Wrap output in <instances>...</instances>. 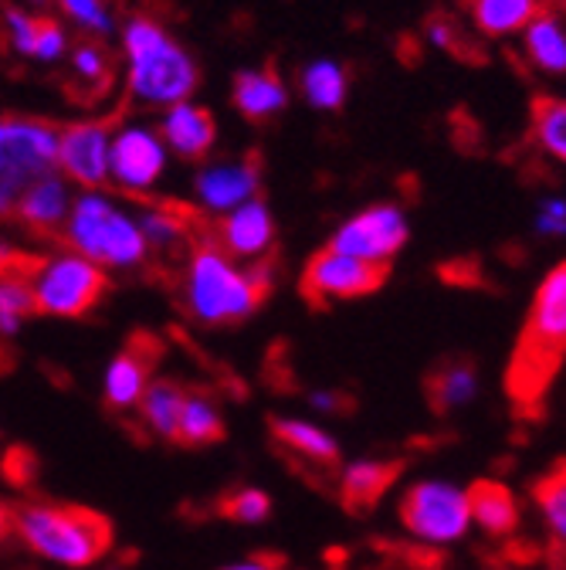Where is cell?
<instances>
[{"mask_svg":"<svg viewBox=\"0 0 566 570\" xmlns=\"http://www.w3.org/2000/svg\"><path fill=\"white\" fill-rule=\"evenodd\" d=\"M566 364V262H559L529 303L506 367V397L519 417H539L543 401Z\"/></svg>","mask_w":566,"mask_h":570,"instance_id":"cell-1","label":"cell"},{"mask_svg":"<svg viewBox=\"0 0 566 570\" xmlns=\"http://www.w3.org/2000/svg\"><path fill=\"white\" fill-rule=\"evenodd\" d=\"M268 289V265L245 272L210 242H200L190 255L183 299L190 316L203 326H231L248 320L265 303Z\"/></svg>","mask_w":566,"mask_h":570,"instance_id":"cell-2","label":"cell"},{"mask_svg":"<svg viewBox=\"0 0 566 570\" xmlns=\"http://www.w3.org/2000/svg\"><path fill=\"white\" fill-rule=\"evenodd\" d=\"M14 530L28 550L61 567H89L112 547V523L86 507L28 503L14 513Z\"/></svg>","mask_w":566,"mask_h":570,"instance_id":"cell-3","label":"cell"},{"mask_svg":"<svg viewBox=\"0 0 566 570\" xmlns=\"http://www.w3.org/2000/svg\"><path fill=\"white\" fill-rule=\"evenodd\" d=\"M122 51L129 65V92L150 106H177L197 89L193 58L153 21L132 18L122 31Z\"/></svg>","mask_w":566,"mask_h":570,"instance_id":"cell-4","label":"cell"},{"mask_svg":"<svg viewBox=\"0 0 566 570\" xmlns=\"http://www.w3.org/2000/svg\"><path fill=\"white\" fill-rule=\"evenodd\" d=\"M61 235L76 248V255L89 258L99 268H136L150 252L139 225L96 190L72 200Z\"/></svg>","mask_w":566,"mask_h":570,"instance_id":"cell-5","label":"cell"},{"mask_svg":"<svg viewBox=\"0 0 566 570\" xmlns=\"http://www.w3.org/2000/svg\"><path fill=\"white\" fill-rule=\"evenodd\" d=\"M58 129L41 119L0 116V218L18 210L24 190L54 174Z\"/></svg>","mask_w":566,"mask_h":570,"instance_id":"cell-6","label":"cell"},{"mask_svg":"<svg viewBox=\"0 0 566 570\" xmlns=\"http://www.w3.org/2000/svg\"><path fill=\"white\" fill-rule=\"evenodd\" d=\"M109 293V278L99 265L82 255H58L51 262H38L31 275L34 313L79 320L92 313Z\"/></svg>","mask_w":566,"mask_h":570,"instance_id":"cell-7","label":"cell"},{"mask_svg":"<svg viewBox=\"0 0 566 570\" xmlns=\"http://www.w3.org/2000/svg\"><path fill=\"white\" fill-rule=\"evenodd\" d=\"M387 275H390L387 262H367V258H352V255L322 248L309 258L302 272V296L312 306H326L336 299H364L384 289Z\"/></svg>","mask_w":566,"mask_h":570,"instance_id":"cell-8","label":"cell"},{"mask_svg":"<svg viewBox=\"0 0 566 570\" xmlns=\"http://www.w3.org/2000/svg\"><path fill=\"white\" fill-rule=\"evenodd\" d=\"M404 527L428 543H455L471 523L468 495L448 482H417L400 499Z\"/></svg>","mask_w":566,"mask_h":570,"instance_id":"cell-9","label":"cell"},{"mask_svg":"<svg viewBox=\"0 0 566 570\" xmlns=\"http://www.w3.org/2000/svg\"><path fill=\"white\" fill-rule=\"evenodd\" d=\"M407 222L404 210L394 204H374L360 214H352L346 225L336 228L326 248L352 255V258H367V262H387L397 255L407 242Z\"/></svg>","mask_w":566,"mask_h":570,"instance_id":"cell-10","label":"cell"},{"mask_svg":"<svg viewBox=\"0 0 566 570\" xmlns=\"http://www.w3.org/2000/svg\"><path fill=\"white\" fill-rule=\"evenodd\" d=\"M109 122H76L58 132V167L68 180L99 190L109 180Z\"/></svg>","mask_w":566,"mask_h":570,"instance_id":"cell-11","label":"cell"},{"mask_svg":"<svg viewBox=\"0 0 566 570\" xmlns=\"http://www.w3.org/2000/svg\"><path fill=\"white\" fill-rule=\"evenodd\" d=\"M167 154L157 132L143 126L119 129L109 142V177L126 190H150L163 174Z\"/></svg>","mask_w":566,"mask_h":570,"instance_id":"cell-12","label":"cell"},{"mask_svg":"<svg viewBox=\"0 0 566 570\" xmlns=\"http://www.w3.org/2000/svg\"><path fill=\"white\" fill-rule=\"evenodd\" d=\"M157 356H160V346L150 336H136L116 356V361L109 364V371H106V401H109V407L126 411V407H132L139 397H143V391L150 387L153 367H157Z\"/></svg>","mask_w":566,"mask_h":570,"instance_id":"cell-13","label":"cell"},{"mask_svg":"<svg viewBox=\"0 0 566 570\" xmlns=\"http://www.w3.org/2000/svg\"><path fill=\"white\" fill-rule=\"evenodd\" d=\"M475 28L488 38L526 31L539 18H559L566 0H465Z\"/></svg>","mask_w":566,"mask_h":570,"instance_id":"cell-14","label":"cell"},{"mask_svg":"<svg viewBox=\"0 0 566 570\" xmlns=\"http://www.w3.org/2000/svg\"><path fill=\"white\" fill-rule=\"evenodd\" d=\"M271 214L258 197L228 210V218L218 225V248L231 258H258L271 248Z\"/></svg>","mask_w":566,"mask_h":570,"instance_id":"cell-15","label":"cell"},{"mask_svg":"<svg viewBox=\"0 0 566 570\" xmlns=\"http://www.w3.org/2000/svg\"><path fill=\"white\" fill-rule=\"evenodd\" d=\"M258 194V164L255 160H235L218 164L197 174V197L210 210H235Z\"/></svg>","mask_w":566,"mask_h":570,"instance_id":"cell-16","label":"cell"},{"mask_svg":"<svg viewBox=\"0 0 566 570\" xmlns=\"http://www.w3.org/2000/svg\"><path fill=\"white\" fill-rule=\"evenodd\" d=\"M400 472H404V462H397V459L352 462L339 479V503L357 517L377 510V503L390 492V485L400 479Z\"/></svg>","mask_w":566,"mask_h":570,"instance_id":"cell-17","label":"cell"},{"mask_svg":"<svg viewBox=\"0 0 566 570\" xmlns=\"http://www.w3.org/2000/svg\"><path fill=\"white\" fill-rule=\"evenodd\" d=\"M160 129H163V136L170 142V150L180 154L183 160H203L210 154V147H215V139H218L215 116H210L203 106H193V102L170 106Z\"/></svg>","mask_w":566,"mask_h":570,"instance_id":"cell-18","label":"cell"},{"mask_svg":"<svg viewBox=\"0 0 566 570\" xmlns=\"http://www.w3.org/2000/svg\"><path fill=\"white\" fill-rule=\"evenodd\" d=\"M68 210H72V197H68V184L58 174H48L41 180H34L24 197L18 200V218L38 232V235H58L64 228Z\"/></svg>","mask_w":566,"mask_h":570,"instance_id":"cell-19","label":"cell"},{"mask_svg":"<svg viewBox=\"0 0 566 570\" xmlns=\"http://www.w3.org/2000/svg\"><path fill=\"white\" fill-rule=\"evenodd\" d=\"M271 439L286 449L292 459L316 465L322 472H332L339 465V445L332 442V435H326L322 428L309 424V421H296V417H278L271 421Z\"/></svg>","mask_w":566,"mask_h":570,"instance_id":"cell-20","label":"cell"},{"mask_svg":"<svg viewBox=\"0 0 566 570\" xmlns=\"http://www.w3.org/2000/svg\"><path fill=\"white\" fill-rule=\"evenodd\" d=\"M235 109L251 119V122H265L271 116H278L289 102V92H286V82L278 79V71L271 68H248V71H238L235 79Z\"/></svg>","mask_w":566,"mask_h":570,"instance_id":"cell-21","label":"cell"},{"mask_svg":"<svg viewBox=\"0 0 566 570\" xmlns=\"http://www.w3.org/2000/svg\"><path fill=\"white\" fill-rule=\"evenodd\" d=\"M468 495V510L471 520L491 533V537H509L519 527V503L506 482H495V479H478L471 482Z\"/></svg>","mask_w":566,"mask_h":570,"instance_id":"cell-22","label":"cell"},{"mask_svg":"<svg viewBox=\"0 0 566 570\" xmlns=\"http://www.w3.org/2000/svg\"><path fill=\"white\" fill-rule=\"evenodd\" d=\"M424 391H428V404L435 414H448L461 404H468L478 391V371L468 356H448L441 361L428 381H424Z\"/></svg>","mask_w":566,"mask_h":570,"instance_id":"cell-23","label":"cell"},{"mask_svg":"<svg viewBox=\"0 0 566 570\" xmlns=\"http://www.w3.org/2000/svg\"><path fill=\"white\" fill-rule=\"evenodd\" d=\"M34 268H38V258H28V255H21L8 268H0V333L4 336L18 333L21 320L34 313V296H31Z\"/></svg>","mask_w":566,"mask_h":570,"instance_id":"cell-24","label":"cell"},{"mask_svg":"<svg viewBox=\"0 0 566 570\" xmlns=\"http://www.w3.org/2000/svg\"><path fill=\"white\" fill-rule=\"evenodd\" d=\"M180 445H215L225 439V421L215 407V401L203 394H187L183 407H180V421H177V435Z\"/></svg>","mask_w":566,"mask_h":570,"instance_id":"cell-25","label":"cell"},{"mask_svg":"<svg viewBox=\"0 0 566 570\" xmlns=\"http://www.w3.org/2000/svg\"><path fill=\"white\" fill-rule=\"evenodd\" d=\"M533 499L546 517V527H549L556 550L566 553V459H559L553 469H546L533 482Z\"/></svg>","mask_w":566,"mask_h":570,"instance_id":"cell-26","label":"cell"},{"mask_svg":"<svg viewBox=\"0 0 566 570\" xmlns=\"http://www.w3.org/2000/svg\"><path fill=\"white\" fill-rule=\"evenodd\" d=\"M187 391L173 381H153L143 397H139V414H143V424L160 439H173L177 435V421H180V407H183Z\"/></svg>","mask_w":566,"mask_h":570,"instance_id":"cell-27","label":"cell"},{"mask_svg":"<svg viewBox=\"0 0 566 570\" xmlns=\"http://www.w3.org/2000/svg\"><path fill=\"white\" fill-rule=\"evenodd\" d=\"M529 132L539 150L566 164V99L536 96L529 106Z\"/></svg>","mask_w":566,"mask_h":570,"instance_id":"cell-28","label":"cell"},{"mask_svg":"<svg viewBox=\"0 0 566 570\" xmlns=\"http://www.w3.org/2000/svg\"><path fill=\"white\" fill-rule=\"evenodd\" d=\"M526 58L549 71V76H563L566 71V31L556 18H539L526 28Z\"/></svg>","mask_w":566,"mask_h":570,"instance_id":"cell-29","label":"cell"},{"mask_svg":"<svg viewBox=\"0 0 566 570\" xmlns=\"http://www.w3.org/2000/svg\"><path fill=\"white\" fill-rule=\"evenodd\" d=\"M302 92L316 109H339L346 99V71L336 61H312L302 71Z\"/></svg>","mask_w":566,"mask_h":570,"instance_id":"cell-30","label":"cell"},{"mask_svg":"<svg viewBox=\"0 0 566 570\" xmlns=\"http://www.w3.org/2000/svg\"><path fill=\"white\" fill-rule=\"evenodd\" d=\"M187 225H190L187 214H180V210H173L167 204L163 207H150V210L139 214V232H143L150 248H167V245L183 242Z\"/></svg>","mask_w":566,"mask_h":570,"instance_id":"cell-31","label":"cell"},{"mask_svg":"<svg viewBox=\"0 0 566 570\" xmlns=\"http://www.w3.org/2000/svg\"><path fill=\"white\" fill-rule=\"evenodd\" d=\"M72 68H76V79L89 89V92H102L112 79V65L106 58V51L92 41L79 45L72 51Z\"/></svg>","mask_w":566,"mask_h":570,"instance_id":"cell-32","label":"cell"},{"mask_svg":"<svg viewBox=\"0 0 566 570\" xmlns=\"http://www.w3.org/2000/svg\"><path fill=\"white\" fill-rule=\"evenodd\" d=\"M221 513L235 523H265L271 513V499L261 489H235L221 499Z\"/></svg>","mask_w":566,"mask_h":570,"instance_id":"cell-33","label":"cell"},{"mask_svg":"<svg viewBox=\"0 0 566 570\" xmlns=\"http://www.w3.org/2000/svg\"><path fill=\"white\" fill-rule=\"evenodd\" d=\"M428 35H431V41H435L438 48H445L448 55L465 58V61H481V48H478V45L465 35V28H458L451 18H445V14L431 18Z\"/></svg>","mask_w":566,"mask_h":570,"instance_id":"cell-34","label":"cell"},{"mask_svg":"<svg viewBox=\"0 0 566 570\" xmlns=\"http://www.w3.org/2000/svg\"><path fill=\"white\" fill-rule=\"evenodd\" d=\"M64 18H72L79 28L92 35H109L112 31V14L106 8V0H58Z\"/></svg>","mask_w":566,"mask_h":570,"instance_id":"cell-35","label":"cell"},{"mask_svg":"<svg viewBox=\"0 0 566 570\" xmlns=\"http://www.w3.org/2000/svg\"><path fill=\"white\" fill-rule=\"evenodd\" d=\"M4 24H8L11 48L18 55H24V58H34V41H38V24L41 21L24 14V11H18V8H11V11H4Z\"/></svg>","mask_w":566,"mask_h":570,"instance_id":"cell-36","label":"cell"},{"mask_svg":"<svg viewBox=\"0 0 566 570\" xmlns=\"http://www.w3.org/2000/svg\"><path fill=\"white\" fill-rule=\"evenodd\" d=\"M68 48V38L64 31L54 24V21H41L38 24V41H34V58L41 61H58Z\"/></svg>","mask_w":566,"mask_h":570,"instance_id":"cell-37","label":"cell"},{"mask_svg":"<svg viewBox=\"0 0 566 570\" xmlns=\"http://www.w3.org/2000/svg\"><path fill=\"white\" fill-rule=\"evenodd\" d=\"M539 228H543V232H556V235H563V232H566V207H563V204H556V200H553V204H546Z\"/></svg>","mask_w":566,"mask_h":570,"instance_id":"cell-38","label":"cell"},{"mask_svg":"<svg viewBox=\"0 0 566 570\" xmlns=\"http://www.w3.org/2000/svg\"><path fill=\"white\" fill-rule=\"evenodd\" d=\"M225 570H278V560L275 557H251V560H241V563H231Z\"/></svg>","mask_w":566,"mask_h":570,"instance_id":"cell-39","label":"cell"},{"mask_svg":"<svg viewBox=\"0 0 566 570\" xmlns=\"http://www.w3.org/2000/svg\"><path fill=\"white\" fill-rule=\"evenodd\" d=\"M11 530H14V513H11L4 503H0V540H4Z\"/></svg>","mask_w":566,"mask_h":570,"instance_id":"cell-40","label":"cell"},{"mask_svg":"<svg viewBox=\"0 0 566 570\" xmlns=\"http://www.w3.org/2000/svg\"><path fill=\"white\" fill-rule=\"evenodd\" d=\"M31 4H44V0H31Z\"/></svg>","mask_w":566,"mask_h":570,"instance_id":"cell-41","label":"cell"}]
</instances>
